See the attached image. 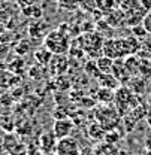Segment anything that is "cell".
<instances>
[{"mask_svg": "<svg viewBox=\"0 0 151 155\" xmlns=\"http://www.w3.org/2000/svg\"><path fill=\"white\" fill-rule=\"evenodd\" d=\"M51 55H53V52H51L46 46H40V48L36 49V52H35V58L38 60V63H40V64H48Z\"/></svg>", "mask_w": 151, "mask_h": 155, "instance_id": "cell-12", "label": "cell"}, {"mask_svg": "<svg viewBox=\"0 0 151 155\" xmlns=\"http://www.w3.org/2000/svg\"><path fill=\"white\" fill-rule=\"evenodd\" d=\"M45 46L53 54H64L67 51V38L61 30H54L45 38Z\"/></svg>", "mask_w": 151, "mask_h": 155, "instance_id": "cell-2", "label": "cell"}, {"mask_svg": "<svg viewBox=\"0 0 151 155\" xmlns=\"http://www.w3.org/2000/svg\"><path fill=\"white\" fill-rule=\"evenodd\" d=\"M74 131V122L67 118H58L56 122H54V127H53V133L57 139H66V137H70Z\"/></svg>", "mask_w": 151, "mask_h": 155, "instance_id": "cell-5", "label": "cell"}, {"mask_svg": "<svg viewBox=\"0 0 151 155\" xmlns=\"http://www.w3.org/2000/svg\"><path fill=\"white\" fill-rule=\"evenodd\" d=\"M88 136H90L93 140H102V139H105V136H106V130H105L99 122H96V124H91V125L88 127Z\"/></svg>", "mask_w": 151, "mask_h": 155, "instance_id": "cell-10", "label": "cell"}, {"mask_svg": "<svg viewBox=\"0 0 151 155\" xmlns=\"http://www.w3.org/2000/svg\"><path fill=\"white\" fill-rule=\"evenodd\" d=\"M150 64H151V61H150Z\"/></svg>", "mask_w": 151, "mask_h": 155, "instance_id": "cell-19", "label": "cell"}, {"mask_svg": "<svg viewBox=\"0 0 151 155\" xmlns=\"http://www.w3.org/2000/svg\"><path fill=\"white\" fill-rule=\"evenodd\" d=\"M133 100H135V96L127 87H123L115 93V100L114 101L117 103V110L120 112V115H124L130 107L135 109V101Z\"/></svg>", "mask_w": 151, "mask_h": 155, "instance_id": "cell-3", "label": "cell"}, {"mask_svg": "<svg viewBox=\"0 0 151 155\" xmlns=\"http://www.w3.org/2000/svg\"><path fill=\"white\" fill-rule=\"evenodd\" d=\"M97 79H99V84L102 88H109V90H115L118 87V81L114 75H109V73H99L97 75Z\"/></svg>", "mask_w": 151, "mask_h": 155, "instance_id": "cell-8", "label": "cell"}, {"mask_svg": "<svg viewBox=\"0 0 151 155\" xmlns=\"http://www.w3.org/2000/svg\"><path fill=\"white\" fill-rule=\"evenodd\" d=\"M148 106H150V109H151V96L148 97Z\"/></svg>", "mask_w": 151, "mask_h": 155, "instance_id": "cell-17", "label": "cell"}, {"mask_svg": "<svg viewBox=\"0 0 151 155\" xmlns=\"http://www.w3.org/2000/svg\"><path fill=\"white\" fill-rule=\"evenodd\" d=\"M96 155H121V151L114 145V143H108V142H103V143H99L94 149Z\"/></svg>", "mask_w": 151, "mask_h": 155, "instance_id": "cell-7", "label": "cell"}, {"mask_svg": "<svg viewBox=\"0 0 151 155\" xmlns=\"http://www.w3.org/2000/svg\"><path fill=\"white\" fill-rule=\"evenodd\" d=\"M30 51V43H29V40H21L18 45L15 46V52L18 54V55H24V54H27Z\"/></svg>", "mask_w": 151, "mask_h": 155, "instance_id": "cell-13", "label": "cell"}, {"mask_svg": "<svg viewBox=\"0 0 151 155\" xmlns=\"http://www.w3.org/2000/svg\"><path fill=\"white\" fill-rule=\"evenodd\" d=\"M57 155H81L79 145L74 137H66V139H60L57 142L56 148Z\"/></svg>", "mask_w": 151, "mask_h": 155, "instance_id": "cell-4", "label": "cell"}, {"mask_svg": "<svg viewBox=\"0 0 151 155\" xmlns=\"http://www.w3.org/2000/svg\"><path fill=\"white\" fill-rule=\"evenodd\" d=\"M96 118H97V122L106 131H111L120 122L118 121L120 119V112L117 109H114L112 106H109V104H102L96 110Z\"/></svg>", "mask_w": 151, "mask_h": 155, "instance_id": "cell-1", "label": "cell"}, {"mask_svg": "<svg viewBox=\"0 0 151 155\" xmlns=\"http://www.w3.org/2000/svg\"><path fill=\"white\" fill-rule=\"evenodd\" d=\"M97 94H99L97 100L102 104H109L115 100V93H114V90H109V88H100L97 91Z\"/></svg>", "mask_w": 151, "mask_h": 155, "instance_id": "cell-11", "label": "cell"}, {"mask_svg": "<svg viewBox=\"0 0 151 155\" xmlns=\"http://www.w3.org/2000/svg\"><path fill=\"white\" fill-rule=\"evenodd\" d=\"M57 142H58V139L54 136V133L42 134V137H40V146H42V151H43L45 154H50L51 151H56Z\"/></svg>", "mask_w": 151, "mask_h": 155, "instance_id": "cell-6", "label": "cell"}, {"mask_svg": "<svg viewBox=\"0 0 151 155\" xmlns=\"http://www.w3.org/2000/svg\"><path fill=\"white\" fill-rule=\"evenodd\" d=\"M3 151V142H2V139H0V152Z\"/></svg>", "mask_w": 151, "mask_h": 155, "instance_id": "cell-16", "label": "cell"}, {"mask_svg": "<svg viewBox=\"0 0 151 155\" xmlns=\"http://www.w3.org/2000/svg\"><path fill=\"white\" fill-rule=\"evenodd\" d=\"M114 61L115 60L103 55V57H100L96 61V67H97V70L100 73H111L112 72V67H114Z\"/></svg>", "mask_w": 151, "mask_h": 155, "instance_id": "cell-9", "label": "cell"}, {"mask_svg": "<svg viewBox=\"0 0 151 155\" xmlns=\"http://www.w3.org/2000/svg\"><path fill=\"white\" fill-rule=\"evenodd\" d=\"M144 155H151V149H150V151H145V154H144Z\"/></svg>", "mask_w": 151, "mask_h": 155, "instance_id": "cell-18", "label": "cell"}, {"mask_svg": "<svg viewBox=\"0 0 151 155\" xmlns=\"http://www.w3.org/2000/svg\"><path fill=\"white\" fill-rule=\"evenodd\" d=\"M142 25H144V28L147 30V33H150L151 35V12L145 15V18H144V24H142Z\"/></svg>", "mask_w": 151, "mask_h": 155, "instance_id": "cell-14", "label": "cell"}, {"mask_svg": "<svg viewBox=\"0 0 151 155\" xmlns=\"http://www.w3.org/2000/svg\"><path fill=\"white\" fill-rule=\"evenodd\" d=\"M121 155H139V154H133V152H127V151H121Z\"/></svg>", "mask_w": 151, "mask_h": 155, "instance_id": "cell-15", "label": "cell"}]
</instances>
